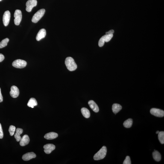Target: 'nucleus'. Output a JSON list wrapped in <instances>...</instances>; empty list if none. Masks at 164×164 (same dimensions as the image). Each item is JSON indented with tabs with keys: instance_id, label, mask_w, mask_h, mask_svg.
Listing matches in <instances>:
<instances>
[{
	"instance_id": "nucleus-1",
	"label": "nucleus",
	"mask_w": 164,
	"mask_h": 164,
	"mask_svg": "<svg viewBox=\"0 0 164 164\" xmlns=\"http://www.w3.org/2000/svg\"><path fill=\"white\" fill-rule=\"evenodd\" d=\"M65 64L67 68L70 71H74L77 69V65L72 57H67L65 59Z\"/></svg>"
},
{
	"instance_id": "nucleus-2",
	"label": "nucleus",
	"mask_w": 164,
	"mask_h": 164,
	"mask_svg": "<svg viewBox=\"0 0 164 164\" xmlns=\"http://www.w3.org/2000/svg\"><path fill=\"white\" fill-rule=\"evenodd\" d=\"M107 152L106 147L104 146L100 149L98 152L94 155L93 157L94 159L95 160H98L104 159L105 157Z\"/></svg>"
},
{
	"instance_id": "nucleus-3",
	"label": "nucleus",
	"mask_w": 164,
	"mask_h": 164,
	"mask_svg": "<svg viewBox=\"0 0 164 164\" xmlns=\"http://www.w3.org/2000/svg\"><path fill=\"white\" fill-rule=\"evenodd\" d=\"M45 9H41L38 11L35 14L32 19V21L33 23H36L42 18L45 13Z\"/></svg>"
},
{
	"instance_id": "nucleus-4",
	"label": "nucleus",
	"mask_w": 164,
	"mask_h": 164,
	"mask_svg": "<svg viewBox=\"0 0 164 164\" xmlns=\"http://www.w3.org/2000/svg\"><path fill=\"white\" fill-rule=\"evenodd\" d=\"M27 63L25 60L17 59L15 60L12 63V65L15 68H22L26 66Z\"/></svg>"
},
{
	"instance_id": "nucleus-5",
	"label": "nucleus",
	"mask_w": 164,
	"mask_h": 164,
	"mask_svg": "<svg viewBox=\"0 0 164 164\" xmlns=\"http://www.w3.org/2000/svg\"><path fill=\"white\" fill-rule=\"evenodd\" d=\"M113 36V34H106L103 36L99 41V46L100 47H102L104 45L105 42H109Z\"/></svg>"
},
{
	"instance_id": "nucleus-6",
	"label": "nucleus",
	"mask_w": 164,
	"mask_h": 164,
	"mask_svg": "<svg viewBox=\"0 0 164 164\" xmlns=\"http://www.w3.org/2000/svg\"><path fill=\"white\" fill-rule=\"evenodd\" d=\"M14 24L16 25H19L22 19V14L21 10H16L14 14Z\"/></svg>"
},
{
	"instance_id": "nucleus-7",
	"label": "nucleus",
	"mask_w": 164,
	"mask_h": 164,
	"mask_svg": "<svg viewBox=\"0 0 164 164\" xmlns=\"http://www.w3.org/2000/svg\"><path fill=\"white\" fill-rule=\"evenodd\" d=\"M37 4V1L36 0H29L26 4V10L29 12H31L33 8L36 7Z\"/></svg>"
},
{
	"instance_id": "nucleus-8",
	"label": "nucleus",
	"mask_w": 164,
	"mask_h": 164,
	"mask_svg": "<svg viewBox=\"0 0 164 164\" xmlns=\"http://www.w3.org/2000/svg\"><path fill=\"white\" fill-rule=\"evenodd\" d=\"M150 113L154 116L159 117H162L164 116V111L159 109H150Z\"/></svg>"
},
{
	"instance_id": "nucleus-9",
	"label": "nucleus",
	"mask_w": 164,
	"mask_h": 164,
	"mask_svg": "<svg viewBox=\"0 0 164 164\" xmlns=\"http://www.w3.org/2000/svg\"><path fill=\"white\" fill-rule=\"evenodd\" d=\"M10 13L8 10L5 12L3 16V22L5 26L8 25L10 20Z\"/></svg>"
},
{
	"instance_id": "nucleus-10",
	"label": "nucleus",
	"mask_w": 164,
	"mask_h": 164,
	"mask_svg": "<svg viewBox=\"0 0 164 164\" xmlns=\"http://www.w3.org/2000/svg\"><path fill=\"white\" fill-rule=\"evenodd\" d=\"M44 152L46 154H49L55 149V147L52 144H47L44 146Z\"/></svg>"
},
{
	"instance_id": "nucleus-11",
	"label": "nucleus",
	"mask_w": 164,
	"mask_h": 164,
	"mask_svg": "<svg viewBox=\"0 0 164 164\" xmlns=\"http://www.w3.org/2000/svg\"><path fill=\"white\" fill-rule=\"evenodd\" d=\"M19 90L18 88L15 86H12L11 88L10 94L11 96L13 98H16L19 96Z\"/></svg>"
},
{
	"instance_id": "nucleus-12",
	"label": "nucleus",
	"mask_w": 164,
	"mask_h": 164,
	"mask_svg": "<svg viewBox=\"0 0 164 164\" xmlns=\"http://www.w3.org/2000/svg\"><path fill=\"white\" fill-rule=\"evenodd\" d=\"M36 154L34 153H28L24 154L23 156L22 159L24 161H28L36 157Z\"/></svg>"
},
{
	"instance_id": "nucleus-13",
	"label": "nucleus",
	"mask_w": 164,
	"mask_h": 164,
	"mask_svg": "<svg viewBox=\"0 0 164 164\" xmlns=\"http://www.w3.org/2000/svg\"><path fill=\"white\" fill-rule=\"evenodd\" d=\"M46 34V30L44 29H42L39 30L36 37V40L39 41L45 37Z\"/></svg>"
},
{
	"instance_id": "nucleus-14",
	"label": "nucleus",
	"mask_w": 164,
	"mask_h": 164,
	"mask_svg": "<svg viewBox=\"0 0 164 164\" xmlns=\"http://www.w3.org/2000/svg\"><path fill=\"white\" fill-rule=\"evenodd\" d=\"M29 142L30 138L29 136L27 135H25L21 138L20 141V145L21 146H24L27 145Z\"/></svg>"
},
{
	"instance_id": "nucleus-15",
	"label": "nucleus",
	"mask_w": 164,
	"mask_h": 164,
	"mask_svg": "<svg viewBox=\"0 0 164 164\" xmlns=\"http://www.w3.org/2000/svg\"><path fill=\"white\" fill-rule=\"evenodd\" d=\"M90 107L92 109L93 111L95 112H98L99 111V109L98 106L95 101L93 100H90L88 102Z\"/></svg>"
},
{
	"instance_id": "nucleus-16",
	"label": "nucleus",
	"mask_w": 164,
	"mask_h": 164,
	"mask_svg": "<svg viewBox=\"0 0 164 164\" xmlns=\"http://www.w3.org/2000/svg\"><path fill=\"white\" fill-rule=\"evenodd\" d=\"M58 135L57 133L54 132H50L46 134L44 136L45 139L48 140L53 139L57 138Z\"/></svg>"
},
{
	"instance_id": "nucleus-17",
	"label": "nucleus",
	"mask_w": 164,
	"mask_h": 164,
	"mask_svg": "<svg viewBox=\"0 0 164 164\" xmlns=\"http://www.w3.org/2000/svg\"><path fill=\"white\" fill-rule=\"evenodd\" d=\"M23 130L22 129L18 128L16 129V133L14 135L15 138L17 142H19L21 139L20 135L22 133Z\"/></svg>"
},
{
	"instance_id": "nucleus-18",
	"label": "nucleus",
	"mask_w": 164,
	"mask_h": 164,
	"mask_svg": "<svg viewBox=\"0 0 164 164\" xmlns=\"http://www.w3.org/2000/svg\"><path fill=\"white\" fill-rule=\"evenodd\" d=\"M122 109L120 105L118 104H114L112 106V110L113 113L116 114L119 112Z\"/></svg>"
},
{
	"instance_id": "nucleus-19",
	"label": "nucleus",
	"mask_w": 164,
	"mask_h": 164,
	"mask_svg": "<svg viewBox=\"0 0 164 164\" xmlns=\"http://www.w3.org/2000/svg\"><path fill=\"white\" fill-rule=\"evenodd\" d=\"M27 105L29 107L33 108L34 106L37 105V102L35 99L32 98L30 99Z\"/></svg>"
},
{
	"instance_id": "nucleus-20",
	"label": "nucleus",
	"mask_w": 164,
	"mask_h": 164,
	"mask_svg": "<svg viewBox=\"0 0 164 164\" xmlns=\"http://www.w3.org/2000/svg\"><path fill=\"white\" fill-rule=\"evenodd\" d=\"M81 113L85 118H89L90 116V112L89 109L86 108H83L81 110Z\"/></svg>"
},
{
	"instance_id": "nucleus-21",
	"label": "nucleus",
	"mask_w": 164,
	"mask_h": 164,
	"mask_svg": "<svg viewBox=\"0 0 164 164\" xmlns=\"http://www.w3.org/2000/svg\"><path fill=\"white\" fill-rule=\"evenodd\" d=\"M152 155L153 159L155 160L158 162L160 160L161 155L160 153L158 151L155 150L153 153Z\"/></svg>"
},
{
	"instance_id": "nucleus-22",
	"label": "nucleus",
	"mask_w": 164,
	"mask_h": 164,
	"mask_svg": "<svg viewBox=\"0 0 164 164\" xmlns=\"http://www.w3.org/2000/svg\"><path fill=\"white\" fill-rule=\"evenodd\" d=\"M133 123V120L131 118H129L124 121L123 125L126 128H130L132 127Z\"/></svg>"
},
{
	"instance_id": "nucleus-23",
	"label": "nucleus",
	"mask_w": 164,
	"mask_h": 164,
	"mask_svg": "<svg viewBox=\"0 0 164 164\" xmlns=\"http://www.w3.org/2000/svg\"><path fill=\"white\" fill-rule=\"evenodd\" d=\"M158 138L159 142L162 144L164 143V132H159L158 134Z\"/></svg>"
},
{
	"instance_id": "nucleus-24",
	"label": "nucleus",
	"mask_w": 164,
	"mask_h": 164,
	"mask_svg": "<svg viewBox=\"0 0 164 164\" xmlns=\"http://www.w3.org/2000/svg\"><path fill=\"white\" fill-rule=\"evenodd\" d=\"M9 41V39L8 38H6L1 41L0 42V48H2L6 47Z\"/></svg>"
},
{
	"instance_id": "nucleus-25",
	"label": "nucleus",
	"mask_w": 164,
	"mask_h": 164,
	"mask_svg": "<svg viewBox=\"0 0 164 164\" xmlns=\"http://www.w3.org/2000/svg\"><path fill=\"white\" fill-rule=\"evenodd\" d=\"M15 130H16V127L15 126L12 125L10 126L9 129V131L11 136H13L14 134Z\"/></svg>"
},
{
	"instance_id": "nucleus-26",
	"label": "nucleus",
	"mask_w": 164,
	"mask_h": 164,
	"mask_svg": "<svg viewBox=\"0 0 164 164\" xmlns=\"http://www.w3.org/2000/svg\"><path fill=\"white\" fill-rule=\"evenodd\" d=\"M124 164H131V161L130 156H126V159H125L124 162Z\"/></svg>"
},
{
	"instance_id": "nucleus-27",
	"label": "nucleus",
	"mask_w": 164,
	"mask_h": 164,
	"mask_svg": "<svg viewBox=\"0 0 164 164\" xmlns=\"http://www.w3.org/2000/svg\"><path fill=\"white\" fill-rule=\"evenodd\" d=\"M3 136H4V133H3L1 125L0 123V139H2Z\"/></svg>"
},
{
	"instance_id": "nucleus-28",
	"label": "nucleus",
	"mask_w": 164,
	"mask_h": 164,
	"mask_svg": "<svg viewBox=\"0 0 164 164\" xmlns=\"http://www.w3.org/2000/svg\"><path fill=\"white\" fill-rule=\"evenodd\" d=\"M4 59V56L2 54H0V62H3Z\"/></svg>"
},
{
	"instance_id": "nucleus-29",
	"label": "nucleus",
	"mask_w": 164,
	"mask_h": 164,
	"mask_svg": "<svg viewBox=\"0 0 164 164\" xmlns=\"http://www.w3.org/2000/svg\"><path fill=\"white\" fill-rule=\"evenodd\" d=\"M114 32L113 30H111L109 31L106 32V34H113V33Z\"/></svg>"
},
{
	"instance_id": "nucleus-30",
	"label": "nucleus",
	"mask_w": 164,
	"mask_h": 164,
	"mask_svg": "<svg viewBox=\"0 0 164 164\" xmlns=\"http://www.w3.org/2000/svg\"><path fill=\"white\" fill-rule=\"evenodd\" d=\"M3 98L2 94H1V90L0 88V102H2L3 101Z\"/></svg>"
},
{
	"instance_id": "nucleus-31",
	"label": "nucleus",
	"mask_w": 164,
	"mask_h": 164,
	"mask_svg": "<svg viewBox=\"0 0 164 164\" xmlns=\"http://www.w3.org/2000/svg\"><path fill=\"white\" fill-rule=\"evenodd\" d=\"M159 132L158 131H156V134H158L159 133Z\"/></svg>"
},
{
	"instance_id": "nucleus-32",
	"label": "nucleus",
	"mask_w": 164,
	"mask_h": 164,
	"mask_svg": "<svg viewBox=\"0 0 164 164\" xmlns=\"http://www.w3.org/2000/svg\"><path fill=\"white\" fill-rule=\"evenodd\" d=\"M2 0H0V1H1Z\"/></svg>"
}]
</instances>
